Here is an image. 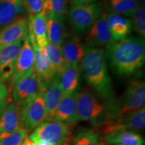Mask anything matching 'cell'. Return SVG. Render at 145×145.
Listing matches in <instances>:
<instances>
[{"mask_svg": "<svg viewBox=\"0 0 145 145\" xmlns=\"http://www.w3.org/2000/svg\"><path fill=\"white\" fill-rule=\"evenodd\" d=\"M106 58L120 77L137 73L144 64L145 42L140 36H128L120 41H112L106 46Z\"/></svg>", "mask_w": 145, "mask_h": 145, "instance_id": "6da1fadb", "label": "cell"}, {"mask_svg": "<svg viewBox=\"0 0 145 145\" xmlns=\"http://www.w3.org/2000/svg\"><path fill=\"white\" fill-rule=\"evenodd\" d=\"M80 64L81 72L88 84L101 97L112 104L114 91L104 50L101 48L86 46V54Z\"/></svg>", "mask_w": 145, "mask_h": 145, "instance_id": "7a4b0ae2", "label": "cell"}, {"mask_svg": "<svg viewBox=\"0 0 145 145\" xmlns=\"http://www.w3.org/2000/svg\"><path fill=\"white\" fill-rule=\"evenodd\" d=\"M76 108L79 121H89L99 126L103 118L106 120L105 116L108 113L106 107L89 90L77 92Z\"/></svg>", "mask_w": 145, "mask_h": 145, "instance_id": "3957f363", "label": "cell"}, {"mask_svg": "<svg viewBox=\"0 0 145 145\" xmlns=\"http://www.w3.org/2000/svg\"><path fill=\"white\" fill-rule=\"evenodd\" d=\"M103 13L101 3L72 5L68 10V19L72 30L77 34L86 33Z\"/></svg>", "mask_w": 145, "mask_h": 145, "instance_id": "277c9868", "label": "cell"}, {"mask_svg": "<svg viewBox=\"0 0 145 145\" xmlns=\"http://www.w3.org/2000/svg\"><path fill=\"white\" fill-rule=\"evenodd\" d=\"M70 135L69 124L55 120L44 121L36 127L29 139L33 142L44 141L51 145H61L67 142Z\"/></svg>", "mask_w": 145, "mask_h": 145, "instance_id": "5b68a950", "label": "cell"}, {"mask_svg": "<svg viewBox=\"0 0 145 145\" xmlns=\"http://www.w3.org/2000/svg\"><path fill=\"white\" fill-rule=\"evenodd\" d=\"M145 126V108L106 120L101 124L102 136L119 130L137 131L142 130Z\"/></svg>", "mask_w": 145, "mask_h": 145, "instance_id": "8992f818", "label": "cell"}, {"mask_svg": "<svg viewBox=\"0 0 145 145\" xmlns=\"http://www.w3.org/2000/svg\"><path fill=\"white\" fill-rule=\"evenodd\" d=\"M145 83L142 79H134L124 92L118 108V116L144 108Z\"/></svg>", "mask_w": 145, "mask_h": 145, "instance_id": "52a82bcc", "label": "cell"}, {"mask_svg": "<svg viewBox=\"0 0 145 145\" xmlns=\"http://www.w3.org/2000/svg\"><path fill=\"white\" fill-rule=\"evenodd\" d=\"M46 107L42 93L22 105L20 123L22 128L26 130H32L44 122L46 118Z\"/></svg>", "mask_w": 145, "mask_h": 145, "instance_id": "ba28073f", "label": "cell"}, {"mask_svg": "<svg viewBox=\"0 0 145 145\" xmlns=\"http://www.w3.org/2000/svg\"><path fill=\"white\" fill-rule=\"evenodd\" d=\"M34 72V52L30 38L27 33L24 39L22 48L18 56L17 65L14 78L11 81L13 88L23 79L30 77Z\"/></svg>", "mask_w": 145, "mask_h": 145, "instance_id": "9c48e42d", "label": "cell"}, {"mask_svg": "<svg viewBox=\"0 0 145 145\" xmlns=\"http://www.w3.org/2000/svg\"><path fill=\"white\" fill-rule=\"evenodd\" d=\"M23 40L18 41L0 49V81L1 82H11L13 79Z\"/></svg>", "mask_w": 145, "mask_h": 145, "instance_id": "30bf717a", "label": "cell"}, {"mask_svg": "<svg viewBox=\"0 0 145 145\" xmlns=\"http://www.w3.org/2000/svg\"><path fill=\"white\" fill-rule=\"evenodd\" d=\"M12 88L14 101L18 104L22 105L42 93L45 87L34 72L32 75L20 81Z\"/></svg>", "mask_w": 145, "mask_h": 145, "instance_id": "8fae6325", "label": "cell"}, {"mask_svg": "<svg viewBox=\"0 0 145 145\" xmlns=\"http://www.w3.org/2000/svg\"><path fill=\"white\" fill-rule=\"evenodd\" d=\"M85 41L86 46L96 48L106 46L113 41L107 24L106 14L102 13L89 29Z\"/></svg>", "mask_w": 145, "mask_h": 145, "instance_id": "7c38bea8", "label": "cell"}, {"mask_svg": "<svg viewBox=\"0 0 145 145\" xmlns=\"http://www.w3.org/2000/svg\"><path fill=\"white\" fill-rule=\"evenodd\" d=\"M28 33V18L19 16L8 25L0 29V49L3 47L23 40Z\"/></svg>", "mask_w": 145, "mask_h": 145, "instance_id": "4fadbf2b", "label": "cell"}, {"mask_svg": "<svg viewBox=\"0 0 145 145\" xmlns=\"http://www.w3.org/2000/svg\"><path fill=\"white\" fill-rule=\"evenodd\" d=\"M28 35L30 42L44 48L48 43L47 16L44 12L28 18Z\"/></svg>", "mask_w": 145, "mask_h": 145, "instance_id": "5bb4252c", "label": "cell"}, {"mask_svg": "<svg viewBox=\"0 0 145 145\" xmlns=\"http://www.w3.org/2000/svg\"><path fill=\"white\" fill-rule=\"evenodd\" d=\"M77 93V92L67 94L63 97L54 112L52 120L67 124H75L79 121L76 108Z\"/></svg>", "mask_w": 145, "mask_h": 145, "instance_id": "9a60e30c", "label": "cell"}, {"mask_svg": "<svg viewBox=\"0 0 145 145\" xmlns=\"http://www.w3.org/2000/svg\"><path fill=\"white\" fill-rule=\"evenodd\" d=\"M32 44L34 52V72L46 88L57 75L52 70L44 48H39L33 43Z\"/></svg>", "mask_w": 145, "mask_h": 145, "instance_id": "2e32d148", "label": "cell"}, {"mask_svg": "<svg viewBox=\"0 0 145 145\" xmlns=\"http://www.w3.org/2000/svg\"><path fill=\"white\" fill-rule=\"evenodd\" d=\"M42 95L46 111L44 121L52 120L60 101L65 95L60 86L57 76L48 83L43 91Z\"/></svg>", "mask_w": 145, "mask_h": 145, "instance_id": "e0dca14e", "label": "cell"}, {"mask_svg": "<svg viewBox=\"0 0 145 145\" xmlns=\"http://www.w3.org/2000/svg\"><path fill=\"white\" fill-rule=\"evenodd\" d=\"M61 48L63 57L68 66L79 65L86 54V46L78 36L67 38Z\"/></svg>", "mask_w": 145, "mask_h": 145, "instance_id": "ac0fdd59", "label": "cell"}, {"mask_svg": "<svg viewBox=\"0 0 145 145\" xmlns=\"http://www.w3.org/2000/svg\"><path fill=\"white\" fill-rule=\"evenodd\" d=\"M107 24L113 41H120L130 36L132 25L130 19L117 14H106Z\"/></svg>", "mask_w": 145, "mask_h": 145, "instance_id": "d6986e66", "label": "cell"}, {"mask_svg": "<svg viewBox=\"0 0 145 145\" xmlns=\"http://www.w3.org/2000/svg\"><path fill=\"white\" fill-rule=\"evenodd\" d=\"M47 37L49 42L61 46L68 38L65 16L47 14Z\"/></svg>", "mask_w": 145, "mask_h": 145, "instance_id": "ffe728a7", "label": "cell"}, {"mask_svg": "<svg viewBox=\"0 0 145 145\" xmlns=\"http://www.w3.org/2000/svg\"><path fill=\"white\" fill-rule=\"evenodd\" d=\"M20 128V109L14 104H9L0 116V135L11 133Z\"/></svg>", "mask_w": 145, "mask_h": 145, "instance_id": "44dd1931", "label": "cell"}, {"mask_svg": "<svg viewBox=\"0 0 145 145\" xmlns=\"http://www.w3.org/2000/svg\"><path fill=\"white\" fill-rule=\"evenodd\" d=\"M81 73L79 65H71L57 75L60 86L65 95L77 92L80 86Z\"/></svg>", "mask_w": 145, "mask_h": 145, "instance_id": "7402d4cb", "label": "cell"}, {"mask_svg": "<svg viewBox=\"0 0 145 145\" xmlns=\"http://www.w3.org/2000/svg\"><path fill=\"white\" fill-rule=\"evenodd\" d=\"M23 12L22 0H0V29L12 22Z\"/></svg>", "mask_w": 145, "mask_h": 145, "instance_id": "603a6c76", "label": "cell"}, {"mask_svg": "<svg viewBox=\"0 0 145 145\" xmlns=\"http://www.w3.org/2000/svg\"><path fill=\"white\" fill-rule=\"evenodd\" d=\"M103 137L108 144L144 145L142 137L136 132L130 130L112 132L103 136Z\"/></svg>", "mask_w": 145, "mask_h": 145, "instance_id": "cb8c5ba5", "label": "cell"}, {"mask_svg": "<svg viewBox=\"0 0 145 145\" xmlns=\"http://www.w3.org/2000/svg\"><path fill=\"white\" fill-rule=\"evenodd\" d=\"M102 7L108 13L130 16L140 5L138 0H104Z\"/></svg>", "mask_w": 145, "mask_h": 145, "instance_id": "d4e9b609", "label": "cell"}, {"mask_svg": "<svg viewBox=\"0 0 145 145\" xmlns=\"http://www.w3.org/2000/svg\"><path fill=\"white\" fill-rule=\"evenodd\" d=\"M44 48L54 73L57 76L60 75L68 67L63 57L61 46L48 42Z\"/></svg>", "mask_w": 145, "mask_h": 145, "instance_id": "484cf974", "label": "cell"}, {"mask_svg": "<svg viewBox=\"0 0 145 145\" xmlns=\"http://www.w3.org/2000/svg\"><path fill=\"white\" fill-rule=\"evenodd\" d=\"M72 145H108L101 134L94 129L81 130L75 136Z\"/></svg>", "mask_w": 145, "mask_h": 145, "instance_id": "4316f807", "label": "cell"}, {"mask_svg": "<svg viewBox=\"0 0 145 145\" xmlns=\"http://www.w3.org/2000/svg\"><path fill=\"white\" fill-rule=\"evenodd\" d=\"M131 18L132 29L138 34L140 37L144 39L145 37V9L142 5L136 10L130 16Z\"/></svg>", "mask_w": 145, "mask_h": 145, "instance_id": "83f0119b", "label": "cell"}, {"mask_svg": "<svg viewBox=\"0 0 145 145\" xmlns=\"http://www.w3.org/2000/svg\"><path fill=\"white\" fill-rule=\"evenodd\" d=\"M28 130L20 128L16 131L0 135V145H20L27 138Z\"/></svg>", "mask_w": 145, "mask_h": 145, "instance_id": "f1b7e54d", "label": "cell"}, {"mask_svg": "<svg viewBox=\"0 0 145 145\" xmlns=\"http://www.w3.org/2000/svg\"><path fill=\"white\" fill-rule=\"evenodd\" d=\"M69 0H48L44 4L43 12L46 14L65 16L67 14Z\"/></svg>", "mask_w": 145, "mask_h": 145, "instance_id": "f546056e", "label": "cell"}, {"mask_svg": "<svg viewBox=\"0 0 145 145\" xmlns=\"http://www.w3.org/2000/svg\"><path fill=\"white\" fill-rule=\"evenodd\" d=\"M24 10L29 16H34L40 13L44 10L42 0H22Z\"/></svg>", "mask_w": 145, "mask_h": 145, "instance_id": "4dcf8cb0", "label": "cell"}, {"mask_svg": "<svg viewBox=\"0 0 145 145\" xmlns=\"http://www.w3.org/2000/svg\"><path fill=\"white\" fill-rule=\"evenodd\" d=\"M8 96V91L6 86L0 81V99H5Z\"/></svg>", "mask_w": 145, "mask_h": 145, "instance_id": "1f68e13d", "label": "cell"}, {"mask_svg": "<svg viewBox=\"0 0 145 145\" xmlns=\"http://www.w3.org/2000/svg\"><path fill=\"white\" fill-rule=\"evenodd\" d=\"M96 1H97V0H71L72 4H73V5L90 4V3L96 2Z\"/></svg>", "mask_w": 145, "mask_h": 145, "instance_id": "d6a6232c", "label": "cell"}, {"mask_svg": "<svg viewBox=\"0 0 145 145\" xmlns=\"http://www.w3.org/2000/svg\"><path fill=\"white\" fill-rule=\"evenodd\" d=\"M7 106V102L5 99H0V116L2 114V112L5 107Z\"/></svg>", "mask_w": 145, "mask_h": 145, "instance_id": "836d02e7", "label": "cell"}, {"mask_svg": "<svg viewBox=\"0 0 145 145\" xmlns=\"http://www.w3.org/2000/svg\"><path fill=\"white\" fill-rule=\"evenodd\" d=\"M20 145H34V143L32 142V141L30 140L28 137H27L24 140V142L22 143Z\"/></svg>", "mask_w": 145, "mask_h": 145, "instance_id": "e575fe53", "label": "cell"}, {"mask_svg": "<svg viewBox=\"0 0 145 145\" xmlns=\"http://www.w3.org/2000/svg\"><path fill=\"white\" fill-rule=\"evenodd\" d=\"M33 143H34V145H51L48 142H44V141H39V142H36Z\"/></svg>", "mask_w": 145, "mask_h": 145, "instance_id": "d590c367", "label": "cell"}, {"mask_svg": "<svg viewBox=\"0 0 145 145\" xmlns=\"http://www.w3.org/2000/svg\"><path fill=\"white\" fill-rule=\"evenodd\" d=\"M42 1H43V2H44V4L45 3L47 2V1H48V0H42Z\"/></svg>", "mask_w": 145, "mask_h": 145, "instance_id": "8d00e7d4", "label": "cell"}, {"mask_svg": "<svg viewBox=\"0 0 145 145\" xmlns=\"http://www.w3.org/2000/svg\"><path fill=\"white\" fill-rule=\"evenodd\" d=\"M111 145H120V144H111Z\"/></svg>", "mask_w": 145, "mask_h": 145, "instance_id": "74e56055", "label": "cell"}]
</instances>
